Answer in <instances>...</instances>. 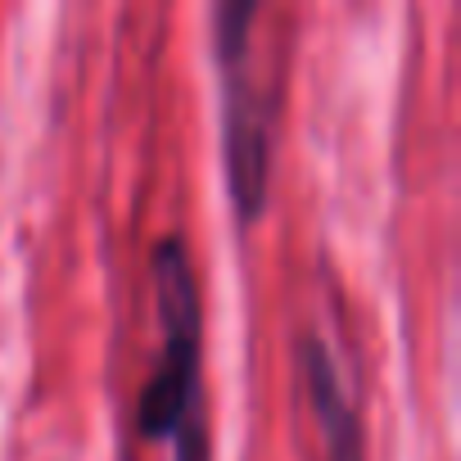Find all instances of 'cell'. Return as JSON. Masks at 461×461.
<instances>
[{"mask_svg":"<svg viewBox=\"0 0 461 461\" xmlns=\"http://www.w3.org/2000/svg\"><path fill=\"white\" fill-rule=\"evenodd\" d=\"M154 285H158L163 348L140 398V429L149 438H167L185 425V416L199 411V294L181 240L158 245Z\"/></svg>","mask_w":461,"mask_h":461,"instance_id":"6da1fadb","label":"cell"},{"mask_svg":"<svg viewBox=\"0 0 461 461\" xmlns=\"http://www.w3.org/2000/svg\"><path fill=\"white\" fill-rule=\"evenodd\" d=\"M249 5H221L217 10V50L226 68V167L240 212H258L267 190V113L249 82Z\"/></svg>","mask_w":461,"mask_h":461,"instance_id":"7a4b0ae2","label":"cell"},{"mask_svg":"<svg viewBox=\"0 0 461 461\" xmlns=\"http://www.w3.org/2000/svg\"><path fill=\"white\" fill-rule=\"evenodd\" d=\"M303 375H308L312 411H317V425H321V434H326L330 461H362V429H357L353 398H348V389H344V375H339L330 348H326L317 335L303 339Z\"/></svg>","mask_w":461,"mask_h":461,"instance_id":"3957f363","label":"cell"},{"mask_svg":"<svg viewBox=\"0 0 461 461\" xmlns=\"http://www.w3.org/2000/svg\"><path fill=\"white\" fill-rule=\"evenodd\" d=\"M176 438V461H208V434H203V416H185V425L172 434Z\"/></svg>","mask_w":461,"mask_h":461,"instance_id":"277c9868","label":"cell"}]
</instances>
